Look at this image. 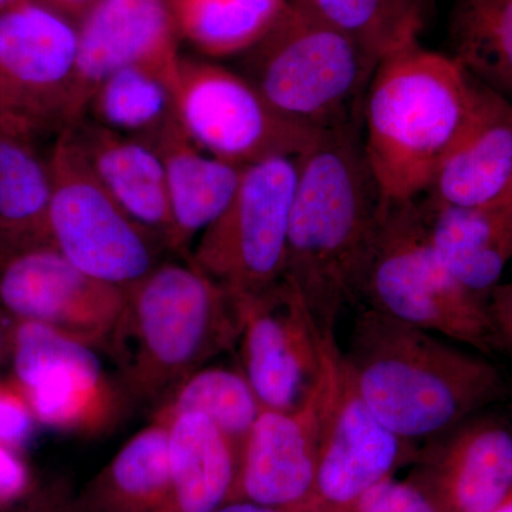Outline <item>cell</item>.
Wrapping results in <instances>:
<instances>
[{
  "label": "cell",
  "instance_id": "4",
  "mask_svg": "<svg viewBox=\"0 0 512 512\" xmlns=\"http://www.w3.org/2000/svg\"><path fill=\"white\" fill-rule=\"evenodd\" d=\"M476 86L453 56L420 42L377 64L363 101L362 141L384 202L426 192L470 119Z\"/></svg>",
  "mask_w": 512,
  "mask_h": 512
},
{
  "label": "cell",
  "instance_id": "10",
  "mask_svg": "<svg viewBox=\"0 0 512 512\" xmlns=\"http://www.w3.org/2000/svg\"><path fill=\"white\" fill-rule=\"evenodd\" d=\"M175 100L192 143L238 167L298 157L320 134L282 119L241 73L220 64L181 57Z\"/></svg>",
  "mask_w": 512,
  "mask_h": 512
},
{
  "label": "cell",
  "instance_id": "32",
  "mask_svg": "<svg viewBox=\"0 0 512 512\" xmlns=\"http://www.w3.org/2000/svg\"><path fill=\"white\" fill-rule=\"evenodd\" d=\"M33 488L32 471L22 453L0 443V512L22 503Z\"/></svg>",
  "mask_w": 512,
  "mask_h": 512
},
{
  "label": "cell",
  "instance_id": "22",
  "mask_svg": "<svg viewBox=\"0 0 512 512\" xmlns=\"http://www.w3.org/2000/svg\"><path fill=\"white\" fill-rule=\"evenodd\" d=\"M239 450L200 413L170 420V487L153 512H215L231 501Z\"/></svg>",
  "mask_w": 512,
  "mask_h": 512
},
{
  "label": "cell",
  "instance_id": "13",
  "mask_svg": "<svg viewBox=\"0 0 512 512\" xmlns=\"http://www.w3.org/2000/svg\"><path fill=\"white\" fill-rule=\"evenodd\" d=\"M79 62L74 20L37 0L0 12V89L12 113L36 131L72 124Z\"/></svg>",
  "mask_w": 512,
  "mask_h": 512
},
{
  "label": "cell",
  "instance_id": "36",
  "mask_svg": "<svg viewBox=\"0 0 512 512\" xmlns=\"http://www.w3.org/2000/svg\"><path fill=\"white\" fill-rule=\"evenodd\" d=\"M6 318H10L8 313L3 311L0 305V367L10 362V348H12V330L13 323H6Z\"/></svg>",
  "mask_w": 512,
  "mask_h": 512
},
{
  "label": "cell",
  "instance_id": "14",
  "mask_svg": "<svg viewBox=\"0 0 512 512\" xmlns=\"http://www.w3.org/2000/svg\"><path fill=\"white\" fill-rule=\"evenodd\" d=\"M242 309L239 367L262 409L293 412L311 399L322 375L319 328L286 279Z\"/></svg>",
  "mask_w": 512,
  "mask_h": 512
},
{
  "label": "cell",
  "instance_id": "5",
  "mask_svg": "<svg viewBox=\"0 0 512 512\" xmlns=\"http://www.w3.org/2000/svg\"><path fill=\"white\" fill-rule=\"evenodd\" d=\"M377 64L350 37L291 2L271 32L242 55L241 74L282 119L323 133L362 123Z\"/></svg>",
  "mask_w": 512,
  "mask_h": 512
},
{
  "label": "cell",
  "instance_id": "15",
  "mask_svg": "<svg viewBox=\"0 0 512 512\" xmlns=\"http://www.w3.org/2000/svg\"><path fill=\"white\" fill-rule=\"evenodd\" d=\"M419 448L407 481L437 512H491L512 490V424L480 412Z\"/></svg>",
  "mask_w": 512,
  "mask_h": 512
},
{
  "label": "cell",
  "instance_id": "40",
  "mask_svg": "<svg viewBox=\"0 0 512 512\" xmlns=\"http://www.w3.org/2000/svg\"><path fill=\"white\" fill-rule=\"evenodd\" d=\"M16 2H18V0H0V12L6 8H9V6H12L13 3Z\"/></svg>",
  "mask_w": 512,
  "mask_h": 512
},
{
  "label": "cell",
  "instance_id": "11",
  "mask_svg": "<svg viewBox=\"0 0 512 512\" xmlns=\"http://www.w3.org/2000/svg\"><path fill=\"white\" fill-rule=\"evenodd\" d=\"M13 380L37 421L66 433L96 434L119 417L124 397L104 372L96 349L42 323H13Z\"/></svg>",
  "mask_w": 512,
  "mask_h": 512
},
{
  "label": "cell",
  "instance_id": "21",
  "mask_svg": "<svg viewBox=\"0 0 512 512\" xmlns=\"http://www.w3.org/2000/svg\"><path fill=\"white\" fill-rule=\"evenodd\" d=\"M420 208L431 245L448 271L487 299L512 259V187L473 207Z\"/></svg>",
  "mask_w": 512,
  "mask_h": 512
},
{
  "label": "cell",
  "instance_id": "31",
  "mask_svg": "<svg viewBox=\"0 0 512 512\" xmlns=\"http://www.w3.org/2000/svg\"><path fill=\"white\" fill-rule=\"evenodd\" d=\"M349 512H437L410 481L383 480L363 494Z\"/></svg>",
  "mask_w": 512,
  "mask_h": 512
},
{
  "label": "cell",
  "instance_id": "17",
  "mask_svg": "<svg viewBox=\"0 0 512 512\" xmlns=\"http://www.w3.org/2000/svg\"><path fill=\"white\" fill-rule=\"evenodd\" d=\"M77 29L79 62L70 127L84 119L94 90L110 74L131 64L180 57L174 0H96Z\"/></svg>",
  "mask_w": 512,
  "mask_h": 512
},
{
  "label": "cell",
  "instance_id": "12",
  "mask_svg": "<svg viewBox=\"0 0 512 512\" xmlns=\"http://www.w3.org/2000/svg\"><path fill=\"white\" fill-rule=\"evenodd\" d=\"M0 305L93 349H109L126 291L87 275L50 242L0 251Z\"/></svg>",
  "mask_w": 512,
  "mask_h": 512
},
{
  "label": "cell",
  "instance_id": "30",
  "mask_svg": "<svg viewBox=\"0 0 512 512\" xmlns=\"http://www.w3.org/2000/svg\"><path fill=\"white\" fill-rule=\"evenodd\" d=\"M39 424L22 389L12 379H0V443L22 453Z\"/></svg>",
  "mask_w": 512,
  "mask_h": 512
},
{
  "label": "cell",
  "instance_id": "20",
  "mask_svg": "<svg viewBox=\"0 0 512 512\" xmlns=\"http://www.w3.org/2000/svg\"><path fill=\"white\" fill-rule=\"evenodd\" d=\"M153 146L163 160L168 202L173 220L171 252L187 258L191 242L224 211L237 190L244 167L204 153L175 119Z\"/></svg>",
  "mask_w": 512,
  "mask_h": 512
},
{
  "label": "cell",
  "instance_id": "24",
  "mask_svg": "<svg viewBox=\"0 0 512 512\" xmlns=\"http://www.w3.org/2000/svg\"><path fill=\"white\" fill-rule=\"evenodd\" d=\"M28 124L0 117V251L49 241L52 175L49 156Z\"/></svg>",
  "mask_w": 512,
  "mask_h": 512
},
{
  "label": "cell",
  "instance_id": "6",
  "mask_svg": "<svg viewBox=\"0 0 512 512\" xmlns=\"http://www.w3.org/2000/svg\"><path fill=\"white\" fill-rule=\"evenodd\" d=\"M360 306L471 346L497 350L487 299L471 292L434 251L416 201L384 202Z\"/></svg>",
  "mask_w": 512,
  "mask_h": 512
},
{
  "label": "cell",
  "instance_id": "2",
  "mask_svg": "<svg viewBox=\"0 0 512 512\" xmlns=\"http://www.w3.org/2000/svg\"><path fill=\"white\" fill-rule=\"evenodd\" d=\"M363 399L400 439L429 440L508 396L487 357L360 306L343 350Z\"/></svg>",
  "mask_w": 512,
  "mask_h": 512
},
{
  "label": "cell",
  "instance_id": "8",
  "mask_svg": "<svg viewBox=\"0 0 512 512\" xmlns=\"http://www.w3.org/2000/svg\"><path fill=\"white\" fill-rule=\"evenodd\" d=\"M296 177V157L244 167L231 201L187 256L237 303L285 279Z\"/></svg>",
  "mask_w": 512,
  "mask_h": 512
},
{
  "label": "cell",
  "instance_id": "28",
  "mask_svg": "<svg viewBox=\"0 0 512 512\" xmlns=\"http://www.w3.org/2000/svg\"><path fill=\"white\" fill-rule=\"evenodd\" d=\"M289 5L291 0H174L181 37L210 57L244 55Z\"/></svg>",
  "mask_w": 512,
  "mask_h": 512
},
{
  "label": "cell",
  "instance_id": "19",
  "mask_svg": "<svg viewBox=\"0 0 512 512\" xmlns=\"http://www.w3.org/2000/svg\"><path fill=\"white\" fill-rule=\"evenodd\" d=\"M90 170L117 204L171 252L173 220L163 160L153 144L83 119L67 128Z\"/></svg>",
  "mask_w": 512,
  "mask_h": 512
},
{
  "label": "cell",
  "instance_id": "9",
  "mask_svg": "<svg viewBox=\"0 0 512 512\" xmlns=\"http://www.w3.org/2000/svg\"><path fill=\"white\" fill-rule=\"evenodd\" d=\"M322 410L315 485L299 512H349L370 488L404 464L419 447L377 419L357 387L333 330L319 329Z\"/></svg>",
  "mask_w": 512,
  "mask_h": 512
},
{
  "label": "cell",
  "instance_id": "1",
  "mask_svg": "<svg viewBox=\"0 0 512 512\" xmlns=\"http://www.w3.org/2000/svg\"><path fill=\"white\" fill-rule=\"evenodd\" d=\"M285 279L320 330L360 308L384 201L367 164L362 123L323 131L296 157Z\"/></svg>",
  "mask_w": 512,
  "mask_h": 512
},
{
  "label": "cell",
  "instance_id": "35",
  "mask_svg": "<svg viewBox=\"0 0 512 512\" xmlns=\"http://www.w3.org/2000/svg\"><path fill=\"white\" fill-rule=\"evenodd\" d=\"M67 18L79 22L96 0H37Z\"/></svg>",
  "mask_w": 512,
  "mask_h": 512
},
{
  "label": "cell",
  "instance_id": "27",
  "mask_svg": "<svg viewBox=\"0 0 512 512\" xmlns=\"http://www.w3.org/2000/svg\"><path fill=\"white\" fill-rule=\"evenodd\" d=\"M448 43L471 77L512 101V0H456Z\"/></svg>",
  "mask_w": 512,
  "mask_h": 512
},
{
  "label": "cell",
  "instance_id": "34",
  "mask_svg": "<svg viewBox=\"0 0 512 512\" xmlns=\"http://www.w3.org/2000/svg\"><path fill=\"white\" fill-rule=\"evenodd\" d=\"M8 512H79L76 497L63 485L33 488L32 493Z\"/></svg>",
  "mask_w": 512,
  "mask_h": 512
},
{
  "label": "cell",
  "instance_id": "33",
  "mask_svg": "<svg viewBox=\"0 0 512 512\" xmlns=\"http://www.w3.org/2000/svg\"><path fill=\"white\" fill-rule=\"evenodd\" d=\"M497 350L512 357V282L498 284L487 298Z\"/></svg>",
  "mask_w": 512,
  "mask_h": 512
},
{
  "label": "cell",
  "instance_id": "38",
  "mask_svg": "<svg viewBox=\"0 0 512 512\" xmlns=\"http://www.w3.org/2000/svg\"><path fill=\"white\" fill-rule=\"evenodd\" d=\"M0 116L8 117V119L20 121V123H25V121L19 120L15 114L12 113V109H10V104L8 99H6L5 93L0 89ZM29 126V124H28ZM33 128V127H32Z\"/></svg>",
  "mask_w": 512,
  "mask_h": 512
},
{
  "label": "cell",
  "instance_id": "26",
  "mask_svg": "<svg viewBox=\"0 0 512 512\" xmlns=\"http://www.w3.org/2000/svg\"><path fill=\"white\" fill-rule=\"evenodd\" d=\"M313 18L350 37L376 60L419 43L433 0H291Z\"/></svg>",
  "mask_w": 512,
  "mask_h": 512
},
{
  "label": "cell",
  "instance_id": "3",
  "mask_svg": "<svg viewBox=\"0 0 512 512\" xmlns=\"http://www.w3.org/2000/svg\"><path fill=\"white\" fill-rule=\"evenodd\" d=\"M242 309L190 258L163 261L126 289L107 353L131 402L156 410L192 373L237 348Z\"/></svg>",
  "mask_w": 512,
  "mask_h": 512
},
{
  "label": "cell",
  "instance_id": "16",
  "mask_svg": "<svg viewBox=\"0 0 512 512\" xmlns=\"http://www.w3.org/2000/svg\"><path fill=\"white\" fill-rule=\"evenodd\" d=\"M322 375L301 409H262L239 456L232 500L299 512L311 498L318 470Z\"/></svg>",
  "mask_w": 512,
  "mask_h": 512
},
{
  "label": "cell",
  "instance_id": "25",
  "mask_svg": "<svg viewBox=\"0 0 512 512\" xmlns=\"http://www.w3.org/2000/svg\"><path fill=\"white\" fill-rule=\"evenodd\" d=\"M171 62L131 64L94 90L84 119L123 136L153 144L171 121L177 119L178 66Z\"/></svg>",
  "mask_w": 512,
  "mask_h": 512
},
{
  "label": "cell",
  "instance_id": "37",
  "mask_svg": "<svg viewBox=\"0 0 512 512\" xmlns=\"http://www.w3.org/2000/svg\"><path fill=\"white\" fill-rule=\"evenodd\" d=\"M215 512H285L276 510V508L265 507V505H259L251 503V501L245 500H232L228 501L227 504L222 505L220 510Z\"/></svg>",
  "mask_w": 512,
  "mask_h": 512
},
{
  "label": "cell",
  "instance_id": "39",
  "mask_svg": "<svg viewBox=\"0 0 512 512\" xmlns=\"http://www.w3.org/2000/svg\"><path fill=\"white\" fill-rule=\"evenodd\" d=\"M491 512H512V490L507 494V497L501 501L497 507L494 508Z\"/></svg>",
  "mask_w": 512,
  "mask_h": 512
},
{
  "label": "cell",
  "instance_id": "18",
  "mask_svg": "<svg viewBox=\"0 0 512 512\" xmlns=\"http://www.w3.org/2000/svg\"><path fill=\"white\" fill-rule=\"evenodd\" d=\"M512 187V101L477 82L470 119L424 192V210L484 204Z\"/></svg>",
  "mask_w": 512,
  "mask_h": 512
},
{
  "label": "cell",
  "instance_id": "41",
  "mask_svg": "<svg viewBox=\"0 0 512 512\" xmlns=\"http://www.w3.org/2000/svg\"><path fill=\"white\" fill-rule=\"evenodd\" d=\"M0 117H3V116H0ZM6 119H8V117H6Z\"/></svg>",
  "mask_w": 512,
  "mask_h": 512
},
{
  "label": "cell",
  "instance_id": "23",
  "mask_svg": "<svg viewBox=\"0 0 512 512\" xmlns=\"http://www.w3.org/2000/svg\"><path fill=\"white\" fill-rule=\"evenodd\" d=\"M170 421L153 414L76 497L79 512H153L170 487Z\"/></svg>",
  "mask_w": 512,
  "mask_h": 512
},
{
  "label": "cell",
  "instance_id": "29",
  "mask_svg": "<svg viewBox=\"0 0 512 512\" xmlns=\"http://www.w3.org/2000/svg\"><path fill=\"white\" fill-rule=\"evenodd\" d=\"M262 407L241 367L204 366L175 389L153 414L170 421L183 413H200L242 446Z\"/></svg>",
  "mask_w": 512,
  "mask_h": 512
},
{
  "label": "cell",
  "instance_id": "7",
  "mask_svg": "<svg viewBox=\"0 0 512 512\" xmlns=\"http://www.w3.org/2000/svg\"><path fill=\"white\" fill-rule=\"evenodd\" d=\"M49 164V241L64 258L124 291L163 262L170 249L111 197L67 128L57 133Z\"/></svg>",
  "mask_w": 512,
  "mask_h": 512
}]
</instances>
